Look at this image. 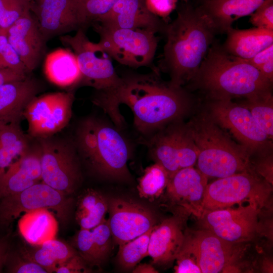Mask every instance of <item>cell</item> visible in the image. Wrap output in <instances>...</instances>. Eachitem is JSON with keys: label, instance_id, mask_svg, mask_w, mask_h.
Masks as SVG:
<instances>
[{"label": "cell", "instance_id": "1", "mask_svg": "<svg viewBox=\"0 0 273 273\" xmlns=\"http://www.w3.org/2000/svg\"><path fill=\"white\" fill-rule=\"evenodd\" d=\"M121 77L122 83L113 97L114 107L119 111L120 104L127 106L132 112L135 128L147 138L169 123L183 119L189 112L191 101L186 90L161 81L156 70Z\"/></svg>", "mask_w": 273, "mask_h": 273}, {"label": "cell", "instance_id": "2", "mask_svg": "<svg viewBox=\"0 0 273 273\" xmlns=\"http://www.w3.org/2000/svg\"><path fill=\"white\" fill-rule=\"evenodd\" d=\"M212 20L200 7L185 5L175 18L166 24L161 66L169 75V83L183 87L190 82L206 57L215 34Z\"/></svg>", "mask_w": 273, "mask_h": 273}, {"label": "cell", "instance_id": "3", "mask_svg": "<svg viewBox=\"0 0 273 273\" xmlns=\"http://www.w3.org/2000/svg\"><path fill=\"white\" fill-rule=\"evenodd\" d=\"M190 82L211 100L250 98L271 92L272 82L246 59L213 44Z\"/></svg>", "mask_w": 273, "mask_h": 273}, {"label": "cell", "instance_id": "4", "mask_svg": "<svg viewBox=\"0 0 273 273\" xmlns=\"http://www.w3.org/2000/svg\"><path fill=\"white\" fill-rule=\"evenodd\" d=\"M187 123L199 151L197 169L208 178H220L251 171V155L247 149L233 141L207 112Z\"/></svg>", "mask_w": 273, "mask_h": 273}, {"label": "cell", "instance_id": "5", "mask_svg": "<svg viewBox=\"0 0 273 273\" xmlns=\"http://www.w3.org/2000/svg\"><path fill=\"white\" fill-rule=\"evenodd\" d=\"M76 142L83 158L99 174L119 180L131 179L127 167L128 144L112 125L101 120L87 118L79 125Z\"/></svg>", "mask_w": 273, "mask_h": 273}, {"label": "cell", "instance_id": "6", "mask_svg": "<svg viewBox=\"0 0 273 273\" xmlns=\"http://www.w3.org/2000/svg\"><path fill=\"white\" fill-rule=\"evenodd\" d=\"M60 39L73 51L81 74L80 82L96 90L93 102L105 109L122 83L112 58L99 43L89 40L82 28L74 35H62Z\"/></svg>", "mask_w": 273, "mask_h": 273}, {"label": "cell", "instance_id": "7", "mask_svg": "<svg viewBox=\"0 0 273 273\" xmlns=\"http://www.w3.org/2000/svg\"><path fill=\"white\" fill-rule=\"evenodd\" d=\"M94 26L100 35L99 44L120 64L137 68L148 66L153 60L158 43L154 32L107 27L98 23Z\"/></svg>", "mask_w": 273, "mask_h": 273}, {"label": "cell", "instance_id": "8", "mask_svg": "<svg viewBox=\"0 0 273 273\" xmlns=\"http://www.w3.org/2000/svg\"><path fill=\"white\" fill-rule=\"evenodd\" d=\"M150 154L169 177L178 170L194 166L199 151L187 123L174 121L147 138Z\"/></svg>", "mask_w": 273, "mask_h": 273}, {"label": "cell", "instance_id": "9", "mask_svg": "<svg viewBox=\"0 0 273 273\" xmlns=\"http://www.w3.org/2000/svg\"><path fill=\"white\" fill-rule=\"evenodd\" d=\"M270 190L268 182L251 171L218 178L207 186L201 212L231 207L246 201L259 206L267 198Z\"/></svg>", "mask_w": 273, "mask_h": 273}, {"label": "cell", "instance_id": "10", "mask_svg": "<svg viewBox=\"0 0 273 273\" xmlns=\"http://www.w3.org/2000/svg\"><path fill=\"white\" fill-rule=\"evenodd\" d=\"M206 112L222 128L228 130L251 156L272 149V144L251 112L230 99L211 100Z\"/></svg>", "mask_w": 273, "mask_h": 273}, {"label": "cell", "instance_id": "11", "mask_svg": "<svg viewBox=\"0 0 273 273\" xmlns=\"http://www.w3.org/2000/svg\"><path fill=\"white\" fill-rule=\"evenodd\" d=\"M37 139L42 182L68 195L73 193L81 178L74 147L51 136Z\"/></svg>", "mask_w": 273, "mask_h": 273}, {"label": "cell", "instance_id": "12", "mask_svg": "<svg viewBox=\"0 0 273 273\" xmlns=\"http://www.w3.org/2000/svg\"><path fill=\"white\" fill-rule=\"evenodd\" d=\"M68 195L44 183H38L14 195L0 198V224L9 225L22 212L47 208L56 212L66 221L70 215L72 200Z\"/></svg>", "mask_w": 273, "mask_h": 273}, {"label": "cell", "instance_id": "13", "mask_svg": "<svg viewBox=\"0 0 273 273\" xmlns=\"http://www.w3.org/2000/svg\"><path fill=\"white\" fill-rule=\"evenodd\" d=\"M236 244L203 229L185 234L178 255L192 257L202 273L228 272L234 268L233 264L237 260L239 250Z\"/></svg>", "mask_w": 273, "mask_h": 273}, {"label": "cell", "instance_id": "14", "mask_svg": "<svg viewBox=\"0 0 273 273\" xmlns=\"http://www.w3.org/2000/svg\"><path fill=\"white\" fill-rule=\"evenodd\" d=\"M74 100L71 92H57L34 98L23 113L29 135L37 139L50 137L64 128L72 115Z\"/></svg>", "mask_w": 273, "mask_h": 273}, {"label": "cell", "instance_id": "15", "mask_svg": "<svg viewBox=\"0 0 273 273\" xmlns=\"http://www.w3.org/2000/svg\"><path fill=\"white\" fill-rule=\"evenodd\" d=\"M258 206H247L203 211L200 215L203 229L229 242L237 244L251 239L258 228Z\"/></svg>", "mask_w": 273, "mask_h": 273}, {"label": "cell", "instance_id": "16", "mask_svg": "<svg viewBox=\"0 0 273 273\" xmlns=\"http://www.w3.org/2000/svg\"><path fill=\"white\" fill-rule=\"evenodd\" d=\"M109 224L115 243L123 244L144 234L155 224L148 207L131 200L112 198L108 201Z\"/></svg>", "mask_w": 273, "mask_h": 273}, {"label": "cell", "instance_id": "17", "mask_svg": "<svg viewBox=\"0 0 273 273\" xmlns=\"http://www.w3.org/2000/svg\"><path fill=\"white\" fill-rule=\"evenodd\" d=\"M36 9L38 26L47 41L80 28L84 23L76 0H39Z\"/></svg>", "mask_w": 273, "mask_h": 273}, {"label": "cell", "instance_id": "18", "mask_svg": "<svg viewBox=\"0 0 273 273\" xmlns=\"http://www.w3.org/2000/svg\"><path fill=\"white\" fill-rule=\"evenodd\" d=\"M8 40L29 72L34 70L45 53L46 40L36 19L29 12L7 30Z\"/></svg>", "mask_w": 273, "mask_h": 273}, {"label": "cell", "instance_id": "19", "mask_svg": "<svg viewBox=\"0 0 273 273\" xmlns=\"http://www.w3.org/2000/svg\"><path fill=\"white\" fill-rule=\"evenodd\" d=\"M95 23L110 27L145 29L155 33H164L166 25L149 10L146 0H118L107 14Z\"/></svg>", "mask_w": 273, "mask_h": 273}, {"label": "cell", "instance_id": "20", "mask_svg": "<svg viewBox=\"0 0 273 273\" xmlns=\"http://www.w3.org/2000/svg\"><path fill=\"white\" fill-rule=\"evenodd\" d=\"M207 181L208 177L198 169L194 166L184 168L169 177L167 194L173 203L199 216Z\"/></svg>", "mask_w": 273, "mask_h": 273}, {"label": "cell", "instance_id": "21", "mask_svg": "<svg viewBox=\"0 0 273 273\" xmlns=\"http://www.w3.org/2000/svg\"><path fill=\"white\" fill-rule=\"evenodd\" d=\"M41 179L38 145L29 149L0 174V198L21 192Z\"/></svg>", "mask_w": 273, "mask_h": 273}, {"label": "cell", "instance_id": "22", "mask_svg": "<svg viewBox=\"0 0 273 273\" xmlns=\"http://www.w3.org/2000/svg\"><path fill=\"white\" fill-rule=\"evenodd\" d=\"M185 237L181 222L176 217L164 220L154 225L151 233L148 256L153 263L165 264L175 260Z\"/></svg>", "mask_w": 273, "mask_h": 273}, {"label": "cell", "instance_id": "23", "mask_svg": "<svg viewBox=\"0 0 273 273\" xmlns=\"http://www.w3.org/2000/svg\"><path fill=\"white\" fill-rule=\"evenodd\" d=\"M39 90L38 83L28 77L0 86V124L19 122L28 103Z\"/></svg>", "mask_w": 273, "mask_h": 273}, {"label": "cell", "instance_id": "24", "mask_svg": "<svg viewBox=\"0 0 273 273\" xmlns=\"http://www.w3.org/2000/svg\"><path fill=\"white\" fill-rule=\"evenodd\" d=\"M267 0H205L200 6L212 20L217 32L226 33L234 21L251 15Z\"/></svg>", "mask_w": 273, "mask_h": 273}, {"label": "cell", "instance_id": "25", "mask_svg": "<svg viewBox=\"0 0 273 273\" xmlns=\"http://www.w3.org/2000/svg\"><path fill=\"white\" fill-rule=\"evenodd\" d=\"M223 49L228 54L249 59L273 44V30L254 27L247 29L231 28Z\"/></svg>", "mask_w": 273, "mask_h": 273}, {"label": "cell", "instance_id": "26", "mask_svg": "<svg viewBox=\"0 0 273 273\" xmlns=\"http://www.w3.org/2000/svg\"><path fill=\"white\" fill-rule=\"evenodd\" d=\"M18 226L25 240L34 246H39L55 239L58 231L55 216L47 208L25 212L19 219Z\"/></svg>", "mask_w": 273, "mask_h": 273}, {"label": "cell", "instance_id": "27", "mask_svg": "<svg viewBox=\"0 0 273 273\" xmlns=\"http://www.w3.org/2000/svg\"><path fill=\"white\" fill-rule=\"evenodd\" d=\"M44 72L50 81L62 87L76 84L81 78L76 57L68 49H57L47 56Z\"/></svg>", "mask_w": 273, "mask_h": 273}, {"label": "cell", "instance_id": "28", "mask_svg": "<svg viewBox=\"0 0 273 273\" xmlns=\"http://www.w3.org/2000/svg\"><path fill=\"white\" fill-rule=\"evenodd\" d=\"M29 148L28 139L19 122L0 124V174L14 159L23 155Z\"/></svg>", "mask_w": 273, "mask_h": 273}, {"label": "cell", "instance_id": "29", "mask_svg": "<svg viewBox=\"0 0 273 273\" xmlns=\"http://www.w3.org/2000/svg\"><path fill=\"white\" fill-rule=\"evenodd\" d=\"M26 258L43 267L47 272L55 271L57 266L77 254L71 246L55 239L48 240Z\"/></svg>", "mask_w": 273, "mask_h": 273}, {"label": "cell", "instance_id": "30", "mask_svg": "<svg viewBox=\"0 0 273 273\" xmlns=\"http://www.w3.org/2000/svg\"><path fill=\"white\" fill-rule=\"evenodd\" d=\"M169 175L160 164L148 166L139 179L137 189L140 197L149 200L158 198L166 188Z\"/></svg>", "mask_w": 273, "mask_h": 273}, {"label": "cell", "instance_id": "31", "mask_svg": "<svg viewBox=\"0 0 273 273\" xmlns=\"http://www.w3.org/2000/svg\"><path fill=\"white\" fill-rule=\"evenodd\" d=\"M246 108L268 138H273V97L271 92L245 100L239 103Z\"/></svg>", "mask_w": 273, "mask_h": 273}, {"label": "cell", "instance_id": "32", "mask_svg": "<svg viewBox=\"0 0 273 273\" xmlns=\"http://www.w3.org/2000/svg\"><path fill=\"white\" fill-rule=\"evenodd\" d=\"M153 228L140 236L119 245L118 262L122 268L133 269L148 256L150 236Z\"/></svg>", "mask_w": 273, "mask_h": 273}, {"label": "cell", "instance_id": "33", "mask_svg": "<svg viewBox=\"0 0 273 273\" xmlns=\"http://www.w3.org/2000/svg\"><path fill=\"white\" fill-rule=\"evenodd\" d=\"M31 3L27 0H0V32L8 29L17 20L30 12Z\"/></svg>", "mask_w": 273, "mask_h": 273}, {"label": "cell", "instance_id": "34", "mask_svg": "<svg viewBox=\"0 0 273 273\" xmlns=\"http://www.w3.org/2000/svg\"><path fill=\"white\" fill-rule=\"evenodd\" d=\"M118 0H76L85 28L97 22Z\"/></svg>", "mask_w": 273, "mask_h": 273}, {"label": "cell", "instance_id": "35", "mask_svg": "<svg viewBox=\"0 0 273 273\" xmlns=\"http://www.w3.org/2000/svg\"><path fill=\"white\" fill-rule=\"evenodd\" d=\"M74 244L78 254L86 263L91 265L101 264L90 230L80 229L75 235Z\"/></svg>", "mask_w": 273, "mask_h": 273}, {"label": "cell", "instance_id": "36", "mask_svg": "<svg viewBox=\"0 0 273 273\" xmlns=\"http://www.w3.org/2000/svg\"><path fill=\"white\" fill-rule=\"evenodd\" d=\"M0 67L25 74L29 73L14 49L8 41L7 32H0Z\"/></svg>", "mask_w": 273, "mask_h": 273}, {"label": "cell", "instance_id": "37", "mask_svg": "<svg viewBox=\"0 0 273 273\" xmlns=\"http://www.w3.org/2000/svg\"><path fill=\"white\" fill-rule=\"evenodd\" d=\"M98 257L103 262L111 249L112 235L108 219L105 218L99 224L90 230Z\"/></svg>", "mask_w": 273, "mask_h": 273}, {"label": "cell", "instance_id": "38", "mask_svg": "<svg viewBox=\"0 0 273 273\" xmlns=\"http://www.w3.org/2000/svg\"><path fill=\"white\" fill-rule=\"evenodd\" d=\"M250 23L255 26L273 30V0H267L251 15Z\"/></svg>", "mask_w": 273, "mask_h": 273}, {"label": "cell", "instance_id": "39", "mask_svg": "<svg viewBox=\"0 0 273 273\" xmlns=\"http://www.w3.org/2000/svg\"><path fill=\"white\" fill-rule=\"evenodd\" d=\"M108 210V200L103 196L90 212L84 217L77 220L80 229L92 230L105 218V215Z\"/></svg>", "mask_w": 273, "mask_h": 273}, {"label": "cell", "instance_id": "40", "mask_svg": "<svg viewBox=\"0 0 273 273\" xmlns=\"http://www.w3.org/2000/svg\"><path fill=\"white\" fill-rule=\"evenodd\" d=\"M103 196L93 189L86 190L78 199L75 218L78 220L84 217L95 208Z\"/></svg>", "mask_w": 273, "mask_h": 273}, {"label": "cell", "instance_id": "41", "mask_svg": "<svg viewBox=\"0 0 273 273\" xmlns=\"http://www.w3.org/2000/svg\"><path fill=\"white\" fill-rule=\"evenodd\" d=\"M86 263L77 253L64 262L58 265L55 271L57 273H80L89 272Z\"/></svg>", "mask_w": 273, "mask_h": 273}, {"label": "cell", "instance_id": "42", "mask_svg": "<svg viewBox=\"0 0 273 273\" xmlns=\"http://www.w3.org/2000/svg\"><path fill=\"white\" fill-rule=\"evenodd\" d=\"M176 0H146L149 10L159 17L168 16L175 9Z\"/></svg>", "mask_w": 273, "mask_h": 273}, {"label": "cell", "instance_id": "43", "mask_svg": "<svg viewBox=\"0 0 273 273\" xmlns=\"http://www.w3.org/2000/svg\"><path fill=\"white\" fill-rule=\"evenodd\" d=\"M272 149L257 153L260 157L257 163V170L269 183L272 181Z\"/></svg>", "mask_w": 273, "mask_h": 273}, {"label": "cell", "instance_id": "44", "mask_svg": "<svg viewBox=\"0 0 273 273\" xmlns=\"http://www.w3.org/2000/svg\"><path fill=\"white\" fill-rule=\"evenodd\" d=\"M10 272L15 273H46L47 270L41 265L31 259L20 260L13 264Z\"/></svg>", "mask_w": 273, "mask_h": 273}, {"label": "cell", "instance_id": "45", "mask_svg": "<svg viewBox=\"0 0 273 273\" xmlns=\"http://www.w3.org/2000/svg\"><path fill=\"white\" fill-rule=\"evenodd\" d=\"M177 264L174 267L176 273H202L195 261L190 256L179 255L177 256Z\"/></svg>", "mask_w": 273, "mask_h": 273}, {"label": "cell", "instance_id": "46", "mask_svg": "<svg viewBox=\"0 0 273 273\" xmlns=\"http://www.w3.org/2000/svg\"><path fill=\"white\" fill-rule=\"evenodd\" d=\"M27 77V74L9 68L0 67V86L9 82L22 80Z\"/></svg>", "mask_w": 273, "mask_h": 273}, {"label": "cell", "instance_id": "47", "mask_svg": "<svg viewBox=\"0 0 273 273\" xmlns=\"http://www.w3.org/2000/svg\"><path fill=\"white\" fill-rule=\"evenodd\" d=\"M271 59H273V44L261 51L247 61L256 68Z\"/></svg>", "mask_w": 273, "mask_h": 273}, {"label": "cell", "instance_id": "48", "mask_svg": "<svg viewBox=\"0 0 273 273\" xmlns=\"http://www.w3.org/2000/svg\"><path fill=\"white\" fill-rule=\"evenodd\" d=\"M257 69L260 72L270 81H273V59H271L264 63Z\"/></svg>", "mask_w": 273, "mask_h": 273}, {"label": "cell", "instance_id": "49", "mask_svg": "<svg viewBox=\"0 0 273 273\" xmlns=\"http://www.w3.org/2000/svg\"><path fill=\"white\" fill-rule=\"evenodd\" d=\"M134 273H156L158 272L154 267L150 264L139 263L132 270Z\"/></svg>", "mask_w": 273, "mask_h": 273}, {"label": "cell", "instance_id": "50", "mask_svg": "<svg viewBox=\"0 0 273 273\" xmlns=\"http://www.w3.org/2000/svg\"><path fill=\"white\" fill-rule=\"evenodd\" d=\"M7 256L4 248L0 245V269L4 263H6Z\"/></svg>", "mask_w": 273, "mask_h": 273}, {"label": "cell", "instance_id": "51", "mask_svg": "<svg viewBox=\"0 0 273 273\" xmlns=\"http://www.w3.org/2000/svg\"><path fill=\"white\" fill-rule=\"evenodd\" d=\"M27 1H28V2L31 3V2H33V1H39V0H27Z\"/></svg>", "mask_w": 273, "mask_h": 273}]
</instances>
